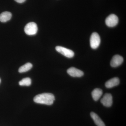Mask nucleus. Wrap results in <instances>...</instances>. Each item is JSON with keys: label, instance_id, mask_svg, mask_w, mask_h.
<instances>
[{"label": "nucleus", "instance_id": "2", "mask_svg": "<svg viewBox=\"0 0 126 126\" xmlns=\"http://www.w3.org/2000/svg\"><path fill=\"white\" fill-rule=\"evenodd\" d=\"M38 30V27L36 23L30 22L25 26L24 31L25 33L28 35H34L37 33Z\"/></svg>", "mask_w": 126, "mask_h": 126}, {"label": "nucleus", "instance_id": "5", "mask_svg": "<svg viewBox=\"0 0 126 126\" xmlns=\"http://www.w3.org/2000/svg\"><path fill=\"white\" fill-rule=\"evenodd\" d=\"M106 24L109 27H113L117 25L118 22L117 16L114 14H111L106 19Z\"/></svg>", "mask_w": 126, "mask_h": 126}, {"label": "nucleus", "instance_id": "13", "mask_svg": "<svg viewBox=\"0 0 126 126\" xmlns=\"http://www.w3.org/2000/svg\"><path fill=\"white\" fill-rule=\"evenodd\" d=\"M33 67L32 64L30 63H27L21 66L18 70V72L20 73H24L30 70Z\"/></svg>", "mask_w": 126, "mask_h": 126}, {"label": "nucleus", "instance_id": "12", "mask_svg": "<svg viewBox=\"0 0 126 126\" xmlns=\"http://www.w3.org/2000/svg\"><path fill=\"white\" fill-rule=\"evenodd\" d=\"M103 94L102 90L100 89L96 88L92 92V96L95 101H97Z\"/></svg>", "mask_w": 126, "mask_h": 126}, {"label": "nucleus", "instance_id": "6", "mask_svg": "<svg viewBox=\"0 0 126 126\" xmlns=\"http://www.w3.org/2000/svg\"><path fill=\"white\" fill-rule=\"evenodd\" d=\"M101 102L105 107H111L113 102L112 97L111 94L109 93L106 94L101 99Z\"/></svg>", "mask_w": 126, "mask_h": 126}, {"label": "nucleus", "instance_id": "7", "mask_svg": "<svg viewBox=\"0 0 126 126\" xmlns=\"http://www.w3.org/2000/svg\"><path fill=\"white\" fill-rule=\"evenodd\" d=\"M67 73L70 76L73 77H81L83 76V72L78 69L72 67L67 70Z\"/></svg>", "mask_w": 126, "mask_h": 126}, {"label": "nucleus", "instance_id": "9", "mask_svg": "<svg viewBox=\"0 0 126 126\" xmlns=\"http://www.w3.org/2000/svg\"><path fill=\"white\" fill-rule=\"evenodd\" d=\"M119 84V79L117 78H114L107 81L105 84V86L108 88H110L118 86Z\"/></svg>", "mask_w": 126, "mask_h": 126}, {"label": "nucleus", "instance_id": "10", "mask_svg": "<svg viewBox=\"0 0 126 126\" xmlns=\"http://www.w3.org/2000/svg\"><path fill=\"white\" fill-rule=\"evenodd\" d=\"M91 117L94 121V123L97 126H106L103 121H102L98 115L94 112H91L90 113Z\"/></svg>", "mask_w": 126, "mask_h": 126}, {"label": "nucleus", "instance_id": "4", "mask_svg": "<svg viewBox=\"0 0 126 126\" xmlns=\"http://www.w3.org/2000/svg\"><path fill=\"white\" fill-rule=\"evenodd\" d=\"M55 49L57 52L67 58H72L74 56V53L73 51L67 48L62 46H58L55 47Z\"/></svg>", "mask_w": 126, "mask_h": 126}, {"label": "nucleus", "instance_id": "14", "mask_svg": "<svg viewBox=\"0 0 126 126\" xmlns=\"http://www.w3.org/2000/svg\"><path fill=\"white\" fill-rule=\"evenodd\" d=\"M32 81L30 78H25L21 80L19 82V85L20 86H29L31 85Z\"/></svg>", "mask_w": 126, "mask_h": 126}, {"label": "nucleus", "instance_id": "8", "mask_svg": "<svg viewBox=\"0 0 126 126\" xmlns=\"http://www.w3.org/2000/svg\"><path fill=\"white\" fill-rule=\"evenodd\" d=\"M123 61V58L120 55H116L113 57L110 62V65L113 67H117L121 65Z\"/></svg>", "mask_w": 126, "mask_h": 126}, {"label": "nucleus", "instance_id": "1", "mask_svg": "<svg viewBox=\"0 0 126 126\" xmlns=\"http://www.w3.org/2000/svg\"><path fill=\"white\" fill-rule=\"evenodd\" d=\"M55 97L49 93H44L36 95L34 98V101L36 103L51 105L54 102Z\"/></svg>", "mask_w": 126, "mask_h": 126}, {"label": "nucleus", "instance_id": "3", "mask_svg": "<svg viewBox=\"0 0 126 126\" xmlns=\"http://www.w3.org/2000/svg\"><path fill=\"white\" fill-rule=\"evenodd\" d=\"M101 42L100 36L97 33L94 32L92 34L90 38V45L94 49H96L99 46Z\"/></svg>", "mask_w": 126, "mask_h": 126}, {"label": "nucleus", "instance_id": "16", "mask_svg": "<svg viewBox=\"0 0 126 126\" xmlns=\"http://www.w3.org/2000/svg\"><path fill=\"white\" fill-rule=\"evenodd\" d=\"M0 83H1V79H0Z\"/></svg>", "mask_w": 126, "mask_h": 126}, {"label": "nucleus", "instance_id": "15", "mask_svg": "<svg viewBox=\"0 0 126 126\" xmlns=\"http://www.w3.org/2000/svg\"><path fill=\"white\" fill-rule=\"evenodd\" d=\"M16 2L19 3H22L24 2L26 0H15Z\"/></svg>", "mask_w": 126, "mask_h": 126}, {"label": "nucleus", "instance_id": "11", "mask_svg": "<svg viewBox=\"0 0 126 126\" xmlns=\"http://www.w3.org/2000/svg\"><path fill=\"white\" fill-rule=\"evenodd\" d=\"M12 16V15L11 12H4L0 15V21L2 23H5L11 19Z\"/></svg>", "mask_w": 126, "mask_h": 126}]
</instances>
